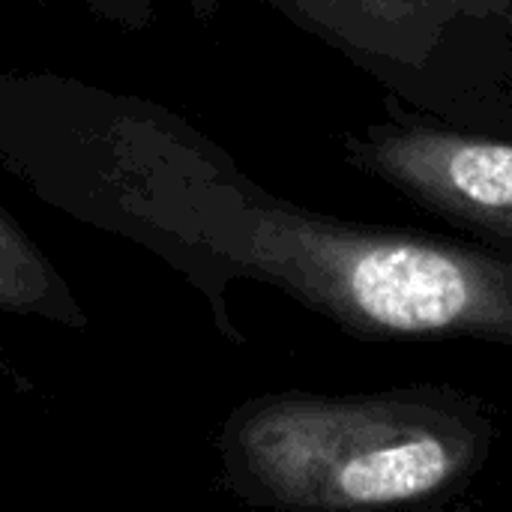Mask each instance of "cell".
<instances>
[{"label":"cell","mask_w":512,"mask_h":512,"mask_svg":"<svg viewBox=\"0 0 512 512\" xmlns=\"http://www.w3.org/2000/svg\"><path fill=\"white\" fill-rule=\"evenodd\" d=\"M108 219L183 273L237 342L225 294L252 279L366 342L512 348V249L336 219L270 195L165 108L117 156Z\"/></svg>","instance_id":"6da1fadb"},{"label":"cell","mask_w":512,"mask_h":512,"mask_svg":"<svg viewBox=\"0 0 512 512\" xmlns=\"http://www.w3.org/2000/svg\"><path fill=\"white\" fill-rule=\"evenodd\" d=\"M84 3L93 15L129 33H144L156 18L153 0H84Z\"/></svg>","instance_id":"8992f818"},{"label":"cell","mask_w":512,"mask_h":512,"mask_svg":"<svg viewBox=\"0 0 512 512\" xmlns=\"http://www.w3.org/2000/svg\"><path fill=\"white\" fill-rule=\"evenodd\" d=\"M390 99L512 138V0H264Z\"/></svg>","instance_id":"3957f363"},{"label":"cell","mask_w":512,"mask_h":512,"mask_svg":"<svg viewBox=\"0 0 512 512\" xmlns=\"http://www.w3.org/2000/svg\"><path fill=\"white\" fill-rule=\"evenodd\" d=\"M342 159L474 240L512 249V138L426 117L387 96V114L342 132Z\"/></svg>","instance_id":"277c9868"},{"label":"cell","mask_w":512,"mask_h":512,"mask_svg":"<svg viewBox=\"0 0 512 512\" xmlns=\"http://www.w3.org/2000/svg\"><path fill=\"white\" fill-rule=\"evenodd\" d=\"M0 312L36 315L63 327H84L87 315L69 285L30 240V234L0 207Z\"/></svg>","instance_id":"5b68a950"},{"label":"cell","mask_w":512,"mask_h":512,"mask_svg":"<svg viewBox=\"0 0 512 512\" xmlns=\"http://www.w3.org/2000/svg\"><path fill=\"white\" fill-rule=\"evenodd\" d=\"M498 444L492 408L456 387L267 393L219 432L231 495L270 510H387L462 495Z\"/></svg>","instance_id":"7a4b0ae2"},{"label":"cell","mask_w":512,"mask_h":512,"mask_svg":"<svg viewBox=\"0 0 512 512\" xmlns=\"http://www.w3.org/2000/svg\"><path fill=\"white\" fill-rule=\"evenodd\" d=\"M186 6H189V12H192L198 21H207V18H213V15H216L219 0H186Z\"/></svg>","instance_id":"52a82bcc"}]
</instances>
